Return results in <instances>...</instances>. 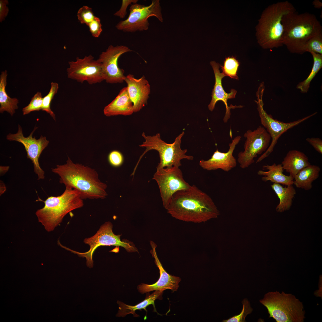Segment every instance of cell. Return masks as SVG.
<instances>
[{"mask_svg": "<svg viewBox=\"0 0 322 322\" xmlns=\"http://www.w3.org/2000/svg\"><path fill=\"white\" fill-rule=\"evenodd\" d=\"M166 210L176 219L195 223L205 222L220 215L211 197L194 185L175 192Z\"/></svg>", "mask_w": 322, "mask_h": 322, "instance_id": "cell-1", "label": "cell"}, {"mask_svg": "<svg viewBox=\"0 0 322 322\" xmlns=\"http://www.w3.org/2000/svg\"><path fill=\"white\" fill-rule=\"evenodd\" d=\"M60 177L66 188L75 190L83 199H103L107 195V185L98 178L97 172L88 166L73 163L68 157L66 163L51 169Z\"/></svg>", "mask_w": 322, "mask_h": 322, "instance_id": "cell-2", "label": "cell"}, {"mask_svg": "<svg viewBox=\"0 0 322 322\" xmlns=\"http://www.w3.org/2000/svg\"><path fill=\"white\" fill-rule=\"evenodd\" d=\"M282 43L291 53L302 54L308 42L322 34V27L314 14L308 12L299 14L296 11L284 16Z\"/></svg>", "mask_w": 322, "mask_h": 322, "instance_id": "cell-3", "label": "cell"}, {"mask_svg": "<svg viewBox=\"0 0 322 322\" xmlns=\"http://www.w3.org/2000/svg\"><path fill=\"white\" fill-rule=\"evenodd\" d=\"M296 10L288 1L278 2L268 6L263 11L256 27V36L260 45L264 49L283 46V16Z\"/></svg>", "mask_w": 322, "mask_h": 322, "instance_id": "cell-4", "label": "cell"}, {"mask_svg": "<svg viewBox=\"0 0 322 322\" xmlns=\"http://www.w3.org/2000/svg\"><path fill=\"white\" fill-rule=\"evenodd\" d=\"M83 199L76 190L66 188L61 195L48 197L44 202V207L38 210L35 214L45 230L50 232L61 223L68 213L82 207Z\"/></svg>", "mask_w": 322, "mask_h": 322, "instance_id": "cell-5", "label": "cell"}, {"mask_svg": "<svg viewBox=\"0 0 322 322\" xmlns=\"http://www.w3.org/2000/svg\"><path fill=\"white\" fill-rule=\"evenodd\" d=\"M259 301L267 308L269 317L277 322L304 321L305 312L303 303L291 294L277 291L269 292Z\"/></svg>", "mask_w": 322, "mask_h": 322, "instance_id": "cell-6", "label": "cell"}, {"mask_svg": "<svg viewBox=\"0 0 322 322\" xmlns=\"http://www.w3.org/2000/svg\"><path fill=\"white\" fill-rule=\"evenodd\" d=\"M184 134V132L183 131L176 138L173 143H168L161 139L159 133L151 136L146 135L143 132L142 136L145 141L140 146L145 148L146 149L140 158L149 150L157 151L159 154L160 162L157 167V169L173 166L179 167L182 165L181 160L186 159L193 160V156L185 154L187 150H182L181 148V139Z\"/></svg>", "mask_w": 322, "mask_h": 322, "instance_id": "cell-7", "label": "cell"}, {"mask_svg": "<svg viewBox=\"0 0 322 322\" xmlns=\"http://www.w3.org/2000/svg\"><path fill=\"white\" fill-rule=\"evenodd\" d=\"M264 90V83H261L256 93L257 100L255 101L257 106L261 122L271 138L270 145L267 150L258 158L256 163L259 162L268 157L273 151L274 147L281 136L289 129L295 126L316 114L315 112L301 119L289 123H285L274 119L271 114L264 110L262 97Z\"/></svg>", "mask_w": 322, "mask_h": 322, "instance_id": "cell-8", "label": "cell"}, {"mask_svg": "<svg viewBox=\"0 0 322 322\" xmlns=\"http://www.w3.org/2000/svg\"><path fill=\"white\" fill-rule=\"evenodd\" d=\"M112 225L109 222H106L102 225L96 233L93 236L85 238L83 241L85 244L90 247L89 250L85 252L81 253L74 251L65 246L63 247L71 252L77 254L80 257L85 258L86 264L91 268L94 265L93 256L95 250L100 246H120L124 248L129 252H137V248L133 244L127 242L121 241V235H116L112 230Z\"/></svg>", "mask_w": 322, "mask_h": 322, "instance_id": "cell-9", "label": "cell"}, {"mask_svg": "<svg viewBox=\"0 0 322 322\" xmlns=\"http://www.w3.org/2000/svg\"><path fill=\"white\" fill-rule=\"evenodd\" d=\"M129 11L127 18L120 21L116 25L117 30L128 32L147 30L149 25L148 18L151 16H155L160 22H163L159 0H152L148 6L137 3L132 4Z\"/></svg>", "mask_w": 322, "mask_h": 322, "instance_id": "cell-10", "label": "cell"}, {"mask_svg": "<svg viewBox=\"0 0 322 322\" xmlns=\"http://www.w3.org/2000/svg\"><path fill=\"white\" fill-rule=\"evenodd\" d=\"M152 179L157 183L163 205L166 209L175 192L191 186L184 179L179 167L176 166L157 169Z\"/></svg>", "mask_w": 322, "mask_h": 322, "instance_id": "cell-11", "label": "cell"}, {"mask_svg": "<svg viewBox=\"0 0 322 322\" xmlns=\"http://www.w3.org/2000/svg\"><path fill=\"white\" fill-rule=\"evenodd\" d=\"M246 140L244 150L239 152L237 161L242 169L248 167L254 162L258 155L265 152L269 146L271 138L266 129L259 126L256 129L247 130L244 135Z\"/></svg>", "mask_w": 322, "mask_h": 322, "instance_id": "cell-12", "label": "cell"}, {"mask_svg": "<svg viewBox=\"0 0 322 322\" xmlns=\"http://www.w3.org/2000/svg\"><path fill=\"white\" fill-rule=\"evenodd\" d=\"M67 69L68 78L81 83L86 81L90 85L104 80L100 63L91 55L83 58L77 57L76 61H69Z\"/></svg>", "mask_w": 322, "mask_h": 322, "instance_id": "cell-13", "label": "cell"}, {"mask_svg": "<svg viewBox=\"0 0 322 322\" xmlns=\"http://www.w3.org/2000/svg\"><path fill=\"white\" fill-rule=\"evenodd\" d=\"M38 127L35 126L33 130L29 136L25 137L23 134L21 126L18 125V130L15 134L9 133L6 136L7 140L17 141L22 143L24 146L27 153V157L30 159L33 164L34 172L38 176V179L44 178V172L41 168L38 160L43 150L48 146L49 141L45 136L41 135L39 138L37 139L35 137H32L34 132Z\"/></svg>", "mask_w": 322, "mask_h": 322, "instance_id": "cell-14", "label": "cell"}, {"mask_svg": "<svg viewBox=\"0 0 322 322\" xmlns=\"http://www.w3.org/2000/svg\"><path fill=\"white\" fill-rule=\"evenodd\" d=\"M131 51L126 46L110 45L100 54L97 60L101 64L104 79L106 83H121L124 81V70L118 67V61L121 55Z\"/></svg>", "mask_w": 322, "mask_h": 322, "instance_id": "cell-15", "label": "cell"}, {"mask_svg": "<svg viewBox=\"0 0 322 322\" xmlns=\"http://www.w3.org/2000/svg\"><path fill=\"white\" fill-rule=\"evenodd\" d=\"M150 244L152 248L150 252L154 258L155 264L159 270L160 277L158 280L153 284L142 283L138 285L137 287L138 291L142 294L154 290L163 291L167 289L171 290L173 292L177 291L179 287L181 278L178 277L171 275L166 272L157 256L156 250L157 245L153 241L150 242Z\"/></svg>", "mask_w": 322, "mask_h": 322, "instance_id": "cell-16", "label": "cell"}, {"mask_svg": "<svg viewBox=\"0 0 322 322\" xmlns=\"http://www.w3.org/2000/svg\"><path fill=\"white\" fill-rule=\"evenodd\" d=\"M241 138L240 136L236 137L232 142L229 144V149L227 152H222L217 149L210 159L201 160L199 162V165L204 169L209 171L221 169L228 172L235 168L237 162L233 154Z\"/></svg>", "mask_w": 322, "mask_h": 322, "instance_id": "cell-17", "label": "cell"}, {"mask_svg": "<svg viewBox=\"0 0 322 322\" xmlns=\"http://www.w3.org/2000/svg\"><path fill=\"white\" fill-rule=\"evenodd\" d=\"M210 64L213 69L215 78V82L212 94V99L208 105L209 109L212 111L214 109L216 102L219 100L222 101L225 104L226 108L225 115L223 118L224 123H227L230 117V109L236 108H242L241 106H236L231 105L230 107L228 106L227 100L228 99L235 98L237 91L234 89H231L230 93H226L222 86V80L225 76L220 72L219 68L220 65L215 61H211Z\"/></svg>", "mask_w": 322, "mask_h": 322, "instance_id": "cell-18", "label": "cell"}, {"mask_svg": "<svg viewBox=\"0 0 322 322\" xmlns=\"http://www.w3.org/2000/svg\"><path fill=\"white\" fill-rule=\"evenodd\" d=\"M124 81L133 104L134 112H138L147 103L150 93L149 83L144 75L137 79L131 74L126 76Z\"/></svg>", "mask_w": 322, "mask_h": 322, "instance_id": "cell-19", "label": "cell"}, {"mask_svg": "<svg viewBox=\"0 0 322 322\" xmlns=\"http://www.w3.org/2000/svg\"><path fill=\"white\" fill-rule=\"evenodd\" d=\"M103 113L107 117L122 115L128 116L134 112L133 103L129 95L127 87L123 88L115 98L104 108Z\"/></svg>", "mask_w": 322, "mask_h": 322, "instance_id": "cell-20", "label": "cell"}, {"mask_svg": "<svg viewBox=\"0 0 322 322\" xmlns=\"http://www.w3.org/2000/svg\"><path fill=\"white\" fill-rule=\"evenodd\" d=\"M281 164L284 170L289 173L293 179L300 171L311 164L305 154L296 150H290Z\"/></svg>", "mask_w": 322, "mask_h": 322, "instance_id": "cell-21", "label": "cell"}, {"mask_svg": "<svg viewBox=\"0 0 322 322\" xmlns=\"http://www.w3.org/2000/svg\"><path fill=\"white\" fill-rule=\"evenodd\" d=\"M262 170L257 172L258 175L262 176V181H268L273 183L282 184L287 186L293 184V179L290 176L283 174L284 169L281 164L274 163L272 165L266 164L262 167Z\"/></svg>", "mask_w": 322, "mask_h": 322, "instance_id": "cell-22", "label": "cell"}, {"mask_svg": "<svg viewBox=\"0 0 322 322\" xmlns=\"http://www.w3.org/2000/svg\"><path fill=\"white\" fill-rule=\"evenodd\" d=\"M163 291L162 290H156L151 294L147 295L143 301L135 306L128 305L122 302L118 301L117 303L119 306V310L116 316L123 317L128 314H131L134 317H138L139 315L135 313L136 310L144 309L147 312L146 307L151 304L153 306L154 311L157 312L155 308L154 301L157 299H161Z\"/></svg>", "mask_w": 322, "mask_h": 322, "instance_id": "cell-23", "label": "cell"}, {"mask_svg": "<svg viewBox=\"0 0 322 322\" xmlns=\"http://www.w3.org/2000/svg\"><path fill=\"white\" fill-rule=\"evenodd\" d=\"M320 167L315 165H310L300 171L293 178V184L298 188L306 191L312 187V183L319 177Z\"/></svg>", "mask_w": 322, "mask_h": 322, "instance_id": "cell-24", "label": "cell"}, {"mask_svg": "<svg viewBox=\"0 0 322 322\" xmlns=\"http://www.w3.org/2000/svg\"><path fill=\"white\" fill-rule=\"evenodd\" d=\"M271 186L279 199V203L276 208V211L282 212L289 210L296 193L293 185L284 187L280 184L273 183Z\"/></svg>", "mask_w": 322, "mask_h": 322, "instance_id": "cell-25", "label": "cell"}, {"mask_svg": "<svg viewBox=\"0 0 322 322\" xmlns=\"http://www.w3.org/2000/svg\"><path fill=\"white\" fill-rule=\"evenodd\" d=\"M7 71L1 72L0 77V112L6 111L12 116L17 109L18 100L16 98H11L7 94L5 90L7 84Z\"/></svg>", "mask_w": 322, "mask_h": 322, "instance_id": "cell-26", "label": "cell"}, {"mask_svg": "<svg viewBox=\"0 0 322 322\" xmlns=\"http://www.w3.org/2000/svg\"><path fill=\"white\" fill-rule=\"evenodd\" d=\"M312 55L313 63L312 71L307 78L297 85V89H300L302 93H306L309 90L310 83L315 75L322 67V54L313 52H310Z\"/></svg>", "mask_w": 322, "mask_h": 322, "instance_id": "cell-27", "label": "cell"}, {"mask_svg": "<svg viewBox=\"0 0 322 322\" xmlns=\"http://www.w3.org/2000/svg\"><path fill=\"white\" fill-rule=\"evenodd\" d=\"M239 63L234 57H227L225 58L223 66L220 65L225 76H228L231 78L238 79L237 72Z\"/></svg>", "mask_w": 322, "mask_h": 322, "instance_id": "cell-28", "label": "cell"}, {"mask_svg": "<svg viewBox=\"0 0 322 322\" xmlns=\"http://www.w3.org/2000/svg\"><path fill=\"white\" fill-rule=\"evenodd\" d=\"M59 88L58 84L56 82L51 83V87L48 94L43 98L41 110L45 111L49 113L55 120V115L50 108V104L52 100L55 95L57 92Z\"/></svg>", "mask_w": 322, "mask_h": 322, "instance_id": "cell-29", "label": "cell"}, {"mask_svg": "<svg viewBox=\"0 0 322 322\" xmlns=\"http://www.w3.org/2000/svg\"><path fill=\"white\" fill-rule=\"evenodd\" d=\"M43 98L41 93L38 92L31 99L29 104L22 109L23 115L28 114L32 111L41 110Z\"/></svg>", "mask_w": 322, "mask_h": 322, "instance_id": "cell-30", "label": "cell"}, {"mask_svg": "<svg viewBox=\"0 0 322 322\" xmlns=\"http://www.w3.org/2000/svg\"><path fill=\"white\" fill-rule=\"evenodd\" d=\"M77 16L80 23L85 24L87 26L93 20L95 17L92 8L87 6H83L78 10Z\"/></svg>", "mask_w": 322, "mask_h": 322, "instance_id": "cell-31", "label": "cell"}, {"mask_svg": "<svg viewBox=\"0 0 322 322\" xmlns=\"http://www.w3.org/2000/svg\"><path fill=\"white\" fill-rule=\"evenodd\" d=\"M243 308L240 313L234 315L229 319L223 320V322H246L245 318L246 316L250 314L253 311L248 301L246 299L242 301Z\"/></svg>", "mask_w": 322, "mask_h": 322, "instance_id": "cell-32", "label": "cell"}, {"mask_svg": "<svg viewBox=\"0 0 322 322\" xmlns=\"http://www.w3.org/2000/svg\"><path fill=\"white\" fill-rule=\"evenodd\" d=\"M306 52L322 54V34L314 36L308 42L305 48Z\"/></svg>", "mask_w": 322, "mask_h": 322, "instance_id": "cell-33", "label": "cell"}, {"mask_svg": "<svg viewBox=\"0 0 322 322\" xmlns=\"http://www.w3.org/2000/svg\"><path fill=\"white\" fill-rule=\"evenodd\" d=\"M108 160L110 164L114 167L121 165L123 162V157L122 154L117 150H113L109 154Z\"/></svg>", "mask_w": 322, "mask_h": 322, "instance_id": "cell-34", "label": "cell"}, {"mask_svg": "<svg viewBox=\"0 0 322 322\" xmlns=\"http://www.w3.org/2000/svg\"><path fill=\"white\" fill-rule=\"evenodd\" d=\"M92 36L98 38L102 31V24L100 18L95 16L93 20L88 26Z\"/></svg>", "mask_w": 322, "mask_h": 322, "instance_id": "cell-35", "label": "cell"}, {"mask_svg": "<svg viewBox=\"0 0 322 322\" xmlns=\"http://www.w3.org/2000/svg\"><path fill=\"white\" fill-rule=\"evenodd\" d=\"M137 0H123L120 9L114 15L121 18H124L127 14V9L130 4L137 3Z\"/></svg>", "mask_w": 322, "mask_h": 322, "instance_id": "cell-36", "label": "cell"}, {"mask_svg": "<svg viewBox=\"0 0 322 322\" xmlns=\"http://www.w3.org/2000/svg\"><path fill=\"white\" fill-rule=\"evenodd\" d=\"M306 140L316 151L322 154V140L320 138L314 137L307 138Z\"/></svg>", "mask_w": 322, "mask_h": 322, "instance_id": "cell-37", "label": "cell"}, {"mask_svg": "<svg viewBox=\"0 0 322 322\" xmlns=\"http://www.w3.org/2000/svg\"><path fill=\"white\" fill-rule=\"evenodd\" d=\"M8 2L7 0H0V21L1 22L7 16L9 9L7 6Z\"/></svg>", "mask_w": 322, "mask_h": 322, "instance_id": "cell-38", "label": "cell"}, {"mask_svg": "<svg viewBox=\"0 0 322 322\" xmlns=\"http://www.w3.org/2000/svg\"><path fill=\"white\" fill-rule=\"evenodd\" d=\"M313 4L314 7L318 8H320L322 6V3L318 0H315L313 1Z\"/></svg>", "mask_w": 322, "mask_h": 322, "instance_id": "cell-39", "label": "cell"}, {"mask_svg": "<svg viewBox=\"0 0 322 322\" xmlns=\"http://www.w3.org/2000/svg\"><path fill=\"white\" fill-rule=\"evenodd\" d=\"M9 166H0V174L3 175L9 169Z\"/></svg>", "mask_w": 322, "mask_h": 322, "instance_id": "cell-40", "label": "cell"}, {"mask_svg": "<svg viewBox=\"0 0 322 322\" xmlns=\"http://www.w3.org/2000/svg\"><path fill=\"white\" fill-rule=\"evenodd\" d=\"M6 190V187L4 184L2 182H0V195L3 193Z\"/></svg>", "mask_w": 322, "mask_h": 322, "instance_id": "cell-41", "label": "cell"}]
</instances>
